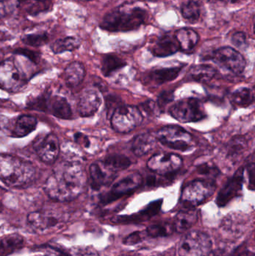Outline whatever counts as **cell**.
Instances as JSON below:
<instances>
[{"instance_id":"cell-1","label":"cell","mask_w":255,"mask_h":256,"mask_svg":"<svg viewBox=\"0 0 255 256\" xmlns=\"http://www.w3.org/2000/svg\"><path fill=\"white\" fill-rule=\"evenodd\" d=\"M86 174L79 162H61L54 168L43 185L46 195L58 202L71 201L84 191Z\"/></svg>"},{"instance_id":"cell-2","label":"cell","mask_w":255,"mask_h":256,"mask_svg":"<svg viewBox=\"0 0 255 256\" xmlns=\"http://www.w3.org/2000/svg\"><path fill=\"white\" fill-rule=\"evenodd\" d=\"M148 20L149 14L146 9L139 6L123 4L106 14L100 27L111 32H125L139 30Z\"/></svg>"},{"instance_id":"cell-3","label":"cell","mask_w":255,"mask_h":256,"mask_svg":"<svg viewBox=\"0 0 255 256\" xmlns=\"http://www.w3.org/2000/svg\"><path fill=\"white\" fill-rule=\"evenodd\" d=\"M36 168L31 162L9 154H0V180L13 188L31 184L36 177Z\"/></svg>"},{"instance_id":"cell-4","label":"cell","mask_w":255,"mask_h":256,"mask_svg":"<svg viewBox=\"0 0 255 256\" xmlns=\"http://www.w3.org/2000/svg\"><path fill=\"white\" fill-rule=\"evenodd\" d=\"M213 243L209 234L199 230L189 232L178 244L179 256H209Z\"/></svg>"},{"instance_id":"cell-5","label":"cell","mask_w":255,"mask_h":256,"mask_svg":"<svg viewBox=\"0 0 255 256\" xmlns=\"http://www.w3.org/2000/svg\"><path fill=\"white\" fill-rule=\"evenodd\" d=\"M217 189L211 179H196L187 184L181 194V200L190 208L200 206L212 196Z\"/></svg>"},{"instance_id":"cell-6","label":"cell","mask_w":255,"mask_h":256,"mask_svg":"<svg viewBox=\"0 0 255 256\" xmlns=\"http://www.w3.org/2000/svg\"><path fill=\"white\" fill-rule=\"evenodd\" d=\"M169 114L181 123L197 122L207 117L203 104L195 98L178 100L169 108Z\"/></svg>"},{"instance_id":"cell-7","label":"cell","mask_w":255,"mask_h":256,"mask_svg":"<svg viewBox=\"0 0 255 256\" xmlns=\"http://www.w3.org/2000/svg\"><path fill=\"white\" fill-rule=\"evenodd\" d=\"M155 136L161 144L173 150L187 152L193 146L191 134L181 126H165L159 130Z\"/></svg>"},{"instance_id":"cell-8","label":"cell","mask_w":255,"mask_h":256,"mask_svg":"<svg viewBox=\"0 0 255 256\" xmlns=\"http://www.w3.org/2000/svg\"><path fill=\"white\" fill-rule=\"evenodd\" d=\"M143 116L138 106L121 104L112 114L111 126L119 134H128L141 126Z\"/></svg>"},{"instance_id":"cell-9","label":"cell","mask_w":255,"mask_h":256,"mask_svg":"<svg viewBox=\"0 0 255 256\" xmlns=\"http://www.w3.org/2000/svg\"><path fill=\"white\" fill-rule=\"evenodd\" d=\"M27 78L14 61L6 60L0 63V88L7 92H18L26 85Z\"/></svg>"},{"instance_id":"cell-10","label":"cell","mask_w":255,"mask_h":256,"mask_svg":"<svg viewBox=\"0 0 255 256\" xmlns=\"http://www.w3.org/2000/svg\"><path fill=\"white\" fill-rule=\"evenodd\" d=\"M142 183V174L137 172H133L114 184L110 190L102 194L100 196V203L103 206H106L125 196L130 195L136 191Z\"/></svg>"},{"instance_id":"cell-11","label":"cell","mask_w":255,"mask_h":256,"mask_svg":"<svg viewBox=\"0 0 255 256\" xmlns=\"http://www.w3.org/2000/svg\"><path fill=\"white\" fill-rule=\"evenodd\" d=\"M210 60L235 74H242L247 66L244 56L231 46H223L216 50L211 54Z\"/></svg>"},{"instance_id":"cell-12","label":"cell","mask_w":255,"mask_h":256,"mask_svg":"<svg viewBox=\"0 0 255 256\" xmlns=\"http://www.w3.org/2000/svg\"><path fill=\"white\" fill-rule=\"evenodd\" d=\"M183 160L176 154L160 153L148 160L147 166L151 171L161 176H170L182 167Z\"/></svg>"},{"instance_id":"cell-13","label":"cell","mask_w":255,"mask_h":256,"mask_svg":"<svg viewBox=\"0 0 255 256\" xmlns=\"http://www.w3.org/2000/svg\"><path fill=\"white\" fill-rule=\"evenodd\" d=\"M27 222L30 228L36 232L46 233L60 228L64 220L55 212L40 210L29 214Z\"/></svg>"},{"instance_id":"cell-14","label":"cell","mask_w":255,"mask_h":256,"mask_svg":"<svg viewBox=\"0 0 255 256\" xmlns=\"http://www.w3.org/2000/svg\"><path fill=\"white\" fill-rule=\"evenodd\" d=\"M244 180V168L241 167L220 190L216 200L217 206L225 207L234 198L239 196L242 192Z\"/></svg>"},{"instance_id":"cell-15","label":"cell","mask_w":255,"mask_h":256,"mask_svg":"<svg viewBox=\"0 0 255 256\" xmlns=\"http://www.w3.org/2000/svg\"><path fill=\"white\" fill-rule=\"evenodd\" d=\"M34 149L40 160L46 164H53L58 159L61 144L56 135L48 134L36 143Z\"/></svg>"},{"instance_id":"cell-16","label":"cell","mask_w":255,"mask_h":256,"mask_svg":"<svg viewBox=\"0 0 255 256\" xmlns=\"http://www.w3.org/2000/svg\"><path fill=\"white\" fill-rule=\"evenodd\" d=\"M163 206V200H157L151 202L146 207L139 210L137 213L131 215L118 216L112 220L114 222L118 224H139L146 222L160 213Z\"/></svg>"},{"instance_id":"cell-17","label":"cell","mask_w":255,"mask_h":256,"mask_svg":"<svg viewBox=\"0 0 255 256\" xmlns=\"http://www.w3.org/2000/svg\"><path fill=\"white\" fill-rule=\"evenodd\" d=\"M89 173L91 186L94 190L108 186L116 178V172L111 170L103 160L93 162L90 166Z\"/></svg>"},{"instance_id":"cell-18","label":"cell","mask_w":255,"mask_h":256,"mask_svg":"<svg viewBox=\"0 0 255 256\" xmlns=\"http://www.w3.org/2000/svg\"><path fill=\"white\" fill-rule=\"evenodd\" d=\"M102 104L100 93L94 88H87L79 96L77 110L82 117H90L98 111Z\"/></svg>"},{"instance_id":"cell-19","label":"cell","mask_w":255,"mask_h":256,"mask_svg":"<svg viewBox=\"0 0 255 256\" xmlns=\"http://www.w3.org/2000/svg\"><path fill=\"white\" fill-rule=\"evenodd\" d=\"M248 220L245 215L238 213L230 214L223 220L221 231L228 238H239L242 236L248 226Z\"/></svg>"},{"instance_id":"cell-20","label":"cell","mask_w":255,"mask_h":256,"mask_svg":"<svg viewBox=\"0 0 255 256\" xmlns=\"http://www.w3.org/2000/svg\"><path fill=\"white\" fill-rule=\"evenodd\" d=\"M180 50L179 44L175 34H165L160 36L151 48V52L156 57H167Z\"/></svg>"},{"instance_id":"cell-21","label":"cell","mask_w":255,"mask_h":256,"mask_svg":"<svg viewBox=\"0 0 255 256\" xmlns=\"http://www.w3.org/2000/svg\"><path fill=\"white\" fill-rule=\"evenodd\" d=\"M182 68L183 66L154 69L148 74L146 80H148V82H151L154 86L163 85L176 79L179 76Z\"/></svg>"},{"instance_id":"cell-22","label":"cell","mask_w":255,"mask_h":256,"mask_svg":"<svg viewBox=\"0 0 255 256\" xmlns=\"http://www.w3.org/2000/svg\"><path fill=\"white\" fill-rule=\"evenodd\" d=\"M199 215L194 208H189L180 210L174 220L173 226L175 232L178 233H186L197 222Z\"/></svg>"},{"instance_id":"cell-23","label":"cell","mask_w":255,"mask_h":256,"mask_svg":"<svg viewBox=\"0 0 255 256\" xmlns=\"http://www.w3.org/2000/svg\"><path fill=\"white\" fill-rule=\"evenodd\" d=\"M47 111L53 116L61 120H70L72 110L68 102L61 96L47 97Z\"/></svg>"},{"instance_id":"cell-24","label":"cell","mask_w":255,"mask_h":256,"mask_svg":"<svg viewBox=\"0 0 255 256\" xmlns=\"http://www.w3.org/2000/svg\"><path fill=\"white\" fill-rule=\"evenodd\" d=\"M175 36L179 44L180 50L185 52H192L197 46L200 39L197 32L187 27L178 30Z\"/></svg>"},{"instance_id":"cell-25","label":"cell","mask_w":255,"mask_h":256,"mask_svg":"<svg viewBox=\"0 0 255 256\" xmlns=\"http://www.w3.org/2000/svg\"><path fill=\"white\" fill-rule=\"evenodd\" d=\"M157 141L156 136L149 132L139 134L132 141L131 150L136 156H144L154 148Z\"/></svg>"},{"instance_id":"cell-26","label":"cell","mask_w":255,"mask_h":256,"mask_svg":"<svg viewBox=\"0 0 255 256\" xmlns=\"http://www.w3.org/2000/svg\"><path fill=\"white\" fill-rule=\"evenodd\" d=\"M85 76V68L79 62L70 63L64 69L62 78L69 87H76L80 85Z\"/></svg>"},{"instance_id":"cell-27","label":"cell","mask_w":255,"mask_h":256,"mask_svg":"<svg viewBox=\"0 0 255 256\" xmlns=\"http://www.w3.org/2000/svg\"><path fill=\"white\" fill-rule=\"evenodd\" d=\"M37 126V120L34 117L28 115L21 116L15 122L10 134L15 138H22L33 132Z\"/></svg>"},{"instance_id":"cell-28","label":"cell","mask_w":255,"mask_h":256,"mask_svg":"<svg viewBox=\"0 0 255 256\" xmlns=\"http://www.w3.org/2000/svg\"><path fill=\"white\" fill-rule=\"evenodd\" d=\"M217 69L210 64H197L193 66L189 70V76L190 79L196 82H208L217 76Z\"/></svg>"},{"instance_id":"cell-29","label":"cell","mask_w":255,"mask_h":256,"mask_svg":"<svg viewBox=\"0 0 255 256\" xmlns=\"http://www.w3.org/2000/svg\"><path fill=\"white\" fill-rule=\"evenodd\" d=\"M24 239L18 234H9L0 238V256L11 255L23 246Z\"/></svg>"},{"instance_id":"cell-30","label":"cell","mask_w":255,"mask_h":256,"mask_svg":"<svg viewBox=\"0 0 255 256\" xmlns=\"http://www.w3.org/2000/svg\"><path fill=\"white\" fill-rule=\"evenodd\" d=\"M81 40L74 36L63 38L54 42L50 45L51 50L55 54H62L64 52H71L80 46Z\"/></svg>"},{"instance_id":"cell-31","label":"cell","mask_w":255,"mask_h":256,"mask_svg":"<svg viewBox=\"0 0 255 256\" xmlns=\"http://www.w3.org/2000/svg\"><path fill=\"white\" fill-rule=\"evenodd\" d=\"M126 66L127 62L123 58L113 54H108L102 60L101 72L103 76H109Z\"/></svg>"},{"instance_id":"cell-32","label":"cell","mask_w":255,"mask_h":256,"mask_svg":"<svg viewBox=\"0 0 255 256\" xmlns=\"http://www.w3.org/2000/svg\"><path fill=\"white\" fill-rule=\"evenodd\" d=\"M148 238H166L173 234L175 232L173 224L168 222H160L151 224L145 230Z\"/></svg>"},{"instance_id":"cell-33","label":"cell","mask_w":255,"mask_h":256,"mask_svg":"<svg viewBox=\"0 0 255 256\" xmlns=\"http://www.w3.org/2000/svg\"><path fill=\"white\" fill-rule=\"evenodd\" d=\"M181 12L184 19L191 24H196L200 19L202 8L199 2L190 0L182 4Z\"/></svg>"},{"instance_id":"cell-34","label":"cell","mask_w":255,"mask_h":256,"mask_svg":"<svg viewBox=\"0 0 255 256\" xmlns=\"http://www.w3.org/2000/svg\"><path fill=\"white\" fill-rule=\"evenodd\" d=\"M103 162L111 170L118 172L122 170H127L131 165V161L125 155L115 154H109L105 158Z\"/></svg>"},{"instance_id":"cell-35","label":"cell","mask_w":255,"mask_h":256,"mask_svg":"<svg viewBox=\"0 0 255 256\" xmlns=\"http://www.w3.org/2000/svg\"><path fill=\"white\" fill-rule=\"evenodd\" d=\"M231 98L232 103L236 106L239 108H247L254 102V94L250 88L244 87L235 90L232 93Z\"/></svg>"},{"instance_id":"cell-36","label":"cell","mask_w":255,"mask_h":256,"mask_svg":"<svg viewBox=\"0 0 255 256\" xmlns=\"http://www.w3.org/2000/svg\"><path fill=\"white\" fill-rule=\"evenodd\" d=\"M49 40V36L46 32H35L24 34L22 37V43L28 46L38 48L46 44Z\"/></svg>"},{"instance_id":"cell-37","label":"cell","mask_w":255,"mask_h":256,"mask_svg":"<svg viewBox=\"0 0 255 256\" xmlns=\"http://www.w3.org/2000/svg\"><path fill=\"white\" fill-rule=\"evenodd\" d=\"M138 108L143 117L144 116H148L149 117L157 116L161 112L160 108L157 106V102L152 100H146L144 103L141 104Z\"/></svg>"},{"instance_id":"cell-38","label":"cell","mask_w":255,"mask_h":256,"mask_svg":"<svg viewBox=\"0 0 255 256\" xmlns=\"http://www.w3.org/2000/svg\"><path fill=\"white\" fill-rule=\"evenodd\" d=\"M27 106L34 110L46 112L47 111V97L44 96H37L30 99L27 102Z\"/></svg>"},{"instance_id":"cell-39","label":"cell","mask_w":255,"mask_h":256,"mask_svg":"<svg viewBox=\"0 0 255 256\" xmlns=\"http://www.w3.org/2000/svg\"><path fill=\"white\" fill-rule=\"evenodd\" d=\"M146 233L144 231H137L128 234L127 237L124 238L123 243L127 246H133V245L139 244L147 238Z\"/></svg>"},{"instance_id":"cell-40","label":"cell","mask_w":255,"mask_h":256,"mask_svg":"<svg viewBox=\"0 0 255 256\" xmlns=\"http://www.w3.org/2000/svg\"><path fill=\"white\" fill-rule=\"evenodd\" d=\"M247 144L245 140L243 137H237L231 141L229 146V154L230 156H236L242 153L245 149Z\"/></svg>"},{"instance_id":"cell-41","label":"cell","mask_w":255,"mask_h":256,"mask_svg":"<svg viewBox=\"0 0 255 256\" xmlns=\"http://www.w3.org/2000/svg\"><path fill=\"white\" fill-rule=\"evenodd\" d=\"M197 172L199 174L205 176V177L211 180H214L220 173V170L215 166L208 164H202L198 166Z\"/></svg>"},{"instance_id":"cell-42","label":"cell","mask_w":255,"mask_h":256,"mask_svg":"<svg viewBox=\"0 0 255 256\" xmlns=\"http://www.w3.org/2000/svg\"><path fill=\"white\" fill-rule=\"evenodd\" d=\"M69 256H99V254L97 251L91 246H83L72 250Z\"/></svg>"},{"instance_id":"cell-43","label":"cell","mask_w":255,"mask_h":256,"mask_svg":"<svg viewBox=\"0 0 255 256\" xmlns=\"http://www.w3.org/2000/svg\"><path fill=\"white\" fill-rule=\"evenodd\" d=\"M16 6L15 0L0 2V19L12 13Z\"/></svg>"},{"instance_id":"cell-44","label":"cell","mask_w":255,"mask_h":256,"mask_svg":"<svg viewBox=\"0 0 255 256\" xmlns=\"http://www.w3.org/2000/svg\"><path fill=\"white\" fill-rule=\"evenodd\" d=\"M174 100V92L172 91L163 92L157 99V104L160 108V111H163L165 106Z\"/></svg>"},{"instance_id":"cell-45","label":"cell","mask_w":255,"mask_h":256,"mask_svg":"<svg viewBox=\"0 0 255 256\" xmlns=\"http://www.w3.org/2000/svg\"><path fill=\"white\" fill-rule=\"evenodd\" d=\"M254 153L252 154L250 158V162H248L247 166V174L249 176V180H250V189L254 190L255 184V164Z\"/></svg>"},{"instance_id":"cell-46","label":"cell","mask_w":255,"mask_h":256,"mask_svg":"<svg viewBox=\"0 0 255 256\" xmlns=\"http://www.w3.org/2000/svg\"><path fill=\"white\" fill-rule=\"evenodd\" d=\"M232 42L237 48L243 49L247 45V36L243 32H238L232 36Z\"/></svg>"},{"instance_id":"cell-47","label":"cell","mask_w":255,"mask_h":256,"mask_svg":"<svg viewBox=\"0 0 255 256\" xmlns=\"http://www.w3.org/2000/svg\"><path fill=\"white\" fill-rule=\"evenodd\" d=\"M15 54H19V55L23 56L28 58L30 61L34 63H37L40 60V54L35 51L30 50L28 49H22V48H19L14 51Z\"/></svg>"},{"instance_id":"cell-48","label":"cell","mask_w":255,"mask_h":256,"mask_svg":"<svg viewBox=\"0 0 255 256\" xmlns=\"http://www.w3.org/2000/svg\"><path fill=\"white\" fill-rule=\"evenodd\" d=\"M229 256H255L254 252L244 246H241Z\"/></svg>"},{"instance_id":"cell-49","label":"cell","mask_w":255,"mask_h":256,"mask_svg":"<svg viewBox=\"0 0 255 256\" xmlns=\"http://www.w3.org/2000/svg\"><path fill=\"white\" fill-rule=\"evenodd\" d=\"M75 140L79 144H82L84 147L88 148L90 146V141L86 136L83 135L80 132H76L74 135Z\"/></svg>"},{"instance_id":"cell-50","label":"cell","mask_w":255,"mask_h":256,"mask_svg":"<svg viewBox=\"0 0 255 256\" xmlns=\"http://www.w3.org/2000/svg\"><path fill=\"white\" fill-rule=\"evenodd\" d=\"M7 130L11 131L10 120L4 116H0V131L5 132Z\"/></svg>"},{"instance_id":"cell-51","label":"cell","mask_w":255,"mask_h":256,"mask_svg":"<svg viewBox=\"0 0 255 256\" xmlns=\"http://www.w3.org/2000/svg\"><path fill=\"white\" fill-rule=\"evenodd\" d=\"M43 256H68L66 255L64 252H61V250L55 249V248H48L45 251V254Z\"/></svg>"},{"instance_id":"cell-52","label":"cell","mask_w":255,"mask_h":256,"mask_svg":"<svg viewBox=\"0 0 255 256\" xmlns=\"http://www.w3.org/2000/svg\"><path fill=\"white\" fill-rule=\"evenodd\" d=\"M107 98V100H109V102H110V103H109V102H107V103H106V104H112V100H113V97H112V96H109V97ZM114 104H115V105H112V106H111V108H109V109H111V108H112V109H113V111L115 110L116 109V108H118V106H120V105H121L118 104V103H117V102H115V103Z\"/></svg>"},{"instance_id":"cell-53","label":"cell","mask_w":255,"mask_h":256,"mask_svg":"<svg viewBox=\"0 0 255 256\" xmlns=\"http://www.w3.org/2000/svg\"><path fill=\"white\" fill-rule=\"evenodd\" d=\"M218 1L223 2L226 3H235L238 1V0H218Z\"/></svg>"},{"instance_id":"cell-54","label":"cell","mask_w":255,"mask_h":256,"mask_svg":"<svg viewBox=\"0 0 255 256\" xmlns=\"http://www.w3.org/2000/svg\"><path fill=\"white\" fill-rule=\"evenodd\" d=\"M2 210V204H1V202H0V212Z\"/></svg>"},{"instance_id":"cell-55","label":"cell","mask_w":255,"mask_h":256,"mask_svg":"<svg viewBox=\"0 0 255 256\" xmlns=\"http://www.w3.org/2000/svg\"><path fill=\"white\" fill-rule=\"evenodd\" d=\"M146 1H148V2H158V1H160V0H146Z\"/></svg>"},{"instance_id":"cell-56","label":"cell","mask_w":255,"mask_h":256,"mask_svg":"<svg viewBox=\"0 0 255 256\" xmlns=\"http://www.w3.org/2000/svg\"><path fill=\"white\" fill-rule=\"evenodd\" d=\"M84 1H93V0H84Z\"/></svg>"}]
</instances>
